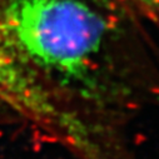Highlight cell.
Instances as JSON below:
<instances>
[{
  "instance_id": "1",
  "label": "cell",
  "mask_w": 159,
  "mask_h": 159,
  "mask_svg": "<svg viewBox=\"0 0 159 159\" xmlns=\"http://www.w3.org/2000/svg\"><path fill=\"white\" fill-rule=\"evenodd\" d=\"M3 19L14 47L38 71L89 93L110 24L88 0H7Z\"/></svg>"
},
{
  "instance_id": "2",
  "label": "cell",
  "mask_w": 159,
  "mask_h": 159,
  "mask_svg": "<svg viewBox=\"0 0 159 159\" xmlns=\"http://www.w3.org/2000/svg\"><path fill=\"white\" fill-rule=\"evenodd\" d=\"M0 99L18 113L59 133L85 159H100L89 129L66 111L47 89L38 71L20 55L8 34L0 7Z\"/></svg>"
},
{
  "instance_id": "3",
  "label": "cell",
  "mask_w": 159,
  "mask_h": 159,
  "mask_svg": "<svg viewBox=\"0 0 159 159\" xmlns=\"http://www.w3.org/2000/svg\"><path fill=\"white\" fill-rule=\"evenodd\" d=\"M129 2L159 14V0H129Z\"/></svg>"
}]
</instances>
